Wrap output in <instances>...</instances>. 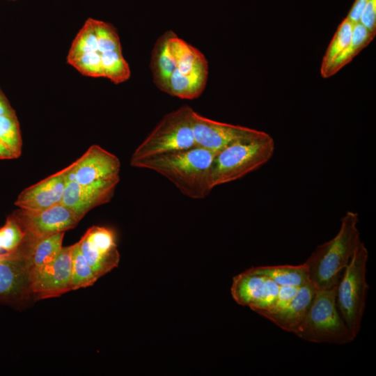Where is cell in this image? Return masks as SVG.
Listing matches in <instances>:
<instances>
[{"mask_svg":"<svg viewBox=\"0 0 376 376\" xmlns=\"http://www.w3.org/2000/svg\"><path fill=\"white\" fill-rule=\"evenodd\" d=\"M99 278L82 254L79 243L72 244L71 288L75 290L93 285Z\"/></svg>","mask_w":376,"mask_h":376,"instance_id":"cell-22","label":"cell"},{"mask_svg":"<svg viewBox=\"0 0 376 376\" xmlns=\"http://www.w3.org/2000/svg\"><path fill=\"white\" fill-rule=\"evenodd\" d=\"M375 36V34L370 33L359 22L354 24L352 36L350 43L329 67L320 73L321 76L323 78H329L336 74L368 46Z\"/></svg>","mask_w":376,"mask_h":376,"instance_id":"cell-19","label":"cell"},{"mask_svg":"<svg viewBox=\"0 0 376 376\" xmlns=\"http://www.w3.org/2000/svg\"><path fill=\"white\" fill-rule=\"evenodd\" d=\"M368 1L369 0H355L346 18L353 24L359 22L361 15Z\"/></svg>","mask_w":376,"mask_h":376,"instance_id":"cell-32","label":"cell"},{"mask_svg":"<svg viewBox=\"0 0 376 376\" xmlns=\"http://www.w3.org/2000/svg\"><path fill=\"white\" fill-rule=\"evenodd\" d=\"M251 269L256 273L269 277L279 286L300 287L310 281L304 263L299 265L260 266Z\"/></svg>","mask_w":376,"mask_h":376,"instance_id":"cell-20","label":"cell"},{"mask_svg":"<svg viewBox=\"0 0 376 376\" xmlns=\"http://www.w3.org/2000/svg\"><path fill=\"white\" fill-rule=\"evenodd\" d=\"M337 286L315 289L310 307L294 334L316 343L344 345L355 339L337 310Z\"/></svg>","mask_w":376,"mask_h":376,"instance_id":"cell-3","label":"cell"},{"mask_svg":"<svg viewBox=\"0 0 376 376\" xmlns=\"http://www.w3.org/2000/svg\"><path fill=\"white\" fill-rule=\"evenodd\" d=\"M368 251L361 241L345 268L336 292V306L349 330L356 338L361 326L368 284L366 266Z\"/></svg>","mask_w":376,"mask_h":376,"instance_id":"cell-6","label":"cell"},{"mask_svg":"<svg viewBox=\"0 0 376 376\" xmlns=\"http://www.w3.org/2000/svg\"><path fill=\"white\" fill-rule=\"evenodd\" d=\"M279 288L271 279L250 268L233 278L230 291L238 304L256 312L274 305Z\"/></svg>","mask_w":376,"mask_h":376,"instance_id":"cell-13","label":"cell"},{"mask_svg":"<svg viewBox=\"0 0 376 376\" xmlns=\"http://www.w3.org/2000/svg\"><path fill=\"white\" fill-rule=\"evenodd\" d=\"M98 52L122 50L118 33L110 23L95 19Z\"/></svg>","mask_w":376,"mask_h":376,"instance_id":"cell-29","label":"cell"},{"mask_svg":"<svg viewBox=\"0 0 376 376\" xmlns=\"http://www.w3.org/2000/svg\"><path fill=\"white\" fill-rule=\"evenodd\" d=\"M217 153L198 146L131 162L132 166L158 173L193 199L205 198L214 188L212 167Z\"/></svg>","mask_w":376,"mask_h":376,"instance_id":"cell-1","label":"cell"},{"mask_svg":"<svg viewBox=\"0 0 376 376\" xmlns=\"http://www.w3.org/2000/svg\"><path fill=\"white\" fill-rule=\"evenodd\" d=\"M78 243L82 254L98 278L118 266L120 254L114 233L110 229L92 226Z\"/></svg>","mask_w":376,"mask_h":376,"instance_id":"cell-14","label":"cell"},{"mask_svg":"<svg viewBox=\"0 0 376 376\" xmlns=\"http://www.w3.org/2000/svg\"><path fill=\"white\" fill-rule=\"evenodd\" d=\"M193 111L190 107L184 105L164 115L135 149L130 163L196 146L191 122Z\"/></svg>","mask_w":376,"mask_h":376,"instance_id":"cell-5","label":"cell"},{"mask_svg":"<svg viewBox=\"0 0 376 376\" xmlns=\"http://www.w3.org/2000/svg\"><path fill=\"white\" fill-rule=\"evenodd\" d=\"M0 139L15 158L21 155L22 139L16 113L0 115Z\"/></svg>","mask_w":376,"mask_h":376,"instance_id":"cell-25","label":"cell"},{"mask_svg":"<svg viewBox=\"0 0 376 376\" xmlns=\"http://www.w3.org/2000/svg\"><path fill=\"white\" fill-rule=\"evenodd\" d=\"M64 169L66 182L87 185L120 178V162L115 155L94 144Z\"/></svg>","mask_w":376,"mask_h":376,"instance_id":"cell-10","label":"cell"},{"mask_svg":"<svg viewBox=\"0 0 376 376\" xmlns=\"http://www.w3.org/2000/svg\"><path fill=\"white\" fill-rule=\"evenodd\" d=\"M315 288L311 283L300 286L296 296L276 310H261L256 313L268 319L281 329L293 333L304 318L313 300Z\"/></svg>","mask_w":376,"mask_h":376,"instance_id":"cell-17","label":"cell"},{"mask_svg":"<svg viewBox=\"0 0 376 376\" xmlns=\"http://www.w3.org/2000/svg\"><path fill=\"white\" fill-rule=\"evenodd\" d=\"M2 249L5 254H10L25 244V233L15 218L7 217L5 224L0 228Z\"/></svg>","mask_w":376,"mask_h":376,"instance_id":"cell-27","label":"cell"},{"mask_svg":"<svg viewBox=\"0 0 376 376\" xmlns=\"http://www.w3.org/2000/svg\"><path fill=\"white\" fill-rule=\"evenodd\" d=\"M120 178L81 185L76 181H67L61 203L81 219L94 207L110 201Z\"/></svg>","mask_w":376,"mask_h":376,"instance_id":"cell-15","label":"cell"},{"mask_svg":"<svg viewBox=\"0 0 376 376\" xmlns=\"http://www.w3.org/2000/svg\"><path fill=\"white\" fill-rule=\"evenodd\" d=\"M191 122L196 146L215 153L235 142L256 138L264 132L246 127L213 120L195 111L192 113Z\"/></svg>","mask_w":376,"mask_h":376,"instance_id":"cell-9","label":"cell"},{"mask_svg":"<svg viewBox=\"0 0 376 376\" xmlns=\"http://www.w3.org/2000/svg\"><path fill=\"white\" fill-rule=\"evenodd\" d=\"M12 215L25 233L29 247L42 237L74 228L81 220L61 203L40 210L19 208Z\"/></svg>","mask_w":376,"mask_h":376,"instance_id":"cell-8","label":"cell"},{"mask_svg":"<svg viewBox=\"0 0 376 376\" xmlns=\"http://www.w3.org/2000/svg\"><path fill=\"white\" fill-rule=\"evenodd\" d=\"M67 63L81 75L91 77H103L101 54L93 52L66 58Z\"/></svg>","mask_w":376,"mask_h":376,"instance_id":"cell-28","label":"cell"},{"mask_svg":"<svg viewBox=\"0 0 376 376\" xmlns=\"http://www.w3.org/2000/svg\"><path fill=\"white\" fill-rule=\"evenodd\" d=\"M358 223V213L347 211L341 218L336 236L318 246L304 263L309 281L315 289L330 288L338 283L340 272L347 267L361 242Z\"/></svg>","mask_w":376,"mask_h":376,"instance_id":"cell-2","label":"cell"},{"mask_svg":"<svg viewBox=\"0 0 376 376\" xmlns=\"http://www.w3.org/2000/svg\"><path fill=\"white\" fill-rule=\"evenodd\" d=\"M15 114V111L0 88V115Z\"/></svg>","mask_w":376,"mask_h":376,"instance_id":"cell-33","label":"cell"},{"mask_svg":"<svg viewBox=\"0 0 376 376\" xmlns=\"http://www.w3.org/2000/svg\"><path fill=\"white\" fill-rule=\"evenodd\" d=\"M15 159L14 155L0 139V159Z\"/></svg>","mask_w":376,"mask_h":376,"instance_id":"cell-34","label":"cell"},{"mask_svg":"<svg viewBox=\"0 0 376 376\" xmlns=\"http://www.w3.org/2000/svg\"><path fill=\"white\" fill-rule=\"evenodd\" d=\"M173 32L168 31L157 40L150 63L153 81L164 93L167 91L170 77L175 68V58L171 47Z\"/></svg>","mask_w":376,"mask_h":376,"instance_id":"cell-18","label":"cell"},{"mask_svg":"<svg viewBox=\"0 0 376 376\" xmlns=\"http://www.w3.org/2000/svg\"><path fill=\"white\" fill-rule=\"evenodd\" d=\"M66 184L65 169L24 189L15 205L19 208L40 210L61 203Z\"/></svg>","mask_w":376,"mask_h":376,"instance_id":"cell-16","label":"cell"},{"mask_svg":"<svg viewBox=\"0 0 376 376\" xmlns=\"http://www.w3.org/2000/svg\"><path fill=\"white\" fill-rule=\"evenodd\" d=\"M72 245L62 247L52 263L31 271V290L38 299L61 296L72 290Z\"/></svg>","mask_w":376,"mask_h":376,"instance_id":"cell-11","label":"cell"},{"mask_svg":"<svg viewBox=\"0 0 376 376\" xmlns=\"http://www.w3.org/2000/svg\"><path fill=\"white\" fill-rule=\"evenodd\" d=\"M103 77L115 84L127 81L131 75L130 66L125 59L122 50L101 53Z\"/></svg>","mask_w":376,"mask_h":376,"instance_id":"cell-23","label":"cell"},{"mask_svg":"<svg viewBox=\"0 0 376 376\" xmlns=\"http://www.w3.org/2000/svg\"><path fill=\"white\" fill-rule=\"evenodd\" d=\"M93 52H98L95 19L88 18L74 38L66 58Z\"/></svg>","mask_w":376,"mask_h":376,"instance_id":"cell-26","label":"cell"},{"mask_svg":"<svg viewBox=\"0 0 376 376\" xmlns=\"http://www.w3.org/2000/svg\"><path fill=\"white\" fill-rule=\"evenodd\" d=\"M273 138L263 132L251 139L235 142L217 152L212 167L213 187L242 178L265 164L273 156Z\"/></svg>","mask_w":376,"mask_h":376,"instance_id":"cell-4","label":"cell"},{"mask_svg":"<svg viewBox=\"0 0 376 376\" xmlns=\"http://www.w3.org/2000/svg\"><path fill=\"white\" fill-rule=\"evenodd\" d=\"M353 26L354 24L347 18L338 26L322 58L320 73L329 67L350 43L352 36Z\"/></svg>","mask_w":376,"mask_h":376,"instance_id":"cell-24","label":"cell"},{"mask_svg":"<svg viewBox=\"0 0 376 376\" xmlns=\"http://www.w3.org/2000/svg\"><path fill=\"white\" fill-rule=\"evenodd\" d=\"M32 264L30 249L18 251L0 257V300L15 301L32 295Z\"/></svg>","mask_w":376,"mask_h":376,"instance_id":"cell-12","label":"cell"},{"mask_svg":"<svg viewBox=\"0 0 376 376\" xmlns=\"http://www.w3.org/2000/svg\"><path fill=\"white\" fill-rule=\"evenodd\" d=\"M65 232L46 236L30 247L32 270L39 269L56 259L62 249Z\"/></svg>","mask_w":376,"mask_h":376,"instance_id":"cell-21","label":"cell"},{"mask_svg":"<svg viewBox=\"0 0 376 376\" xmlns=\"http://www.w3.org/2000/svg\"><path fill=\"white\" fill-rule=\"evenodd\" d=\"M359 22L370 33H376V0H369L365 6Z\"/></svg>","mask_w":376,"mask_h":376,"instance_id":"cell-30","label":"cell"},{"mask_svg":"<svg viewBox=\"0 0 376 376\" xmlns=\"http://www.w3.org/2000/svg\"><path fill=\"white\" fill-rule=\"evenodd\" d=\"M171 47L175 58V68L166 93L181 99L197 98L204 91L207 79L208 63L205 56L174 32Z\"/></svg>","mask_w":376,"mask_h":376,"instance_id":"cell-7","label":"cell"},{"mask_svg":"<svg viewBox=\"0 0 376 376\" xmlns=\"http://www.w3.org/2000/svg\"><path fill=\"white\" fill-rule=\"evenodd\" d=\"M299 288V287L288 285L280 286L275 303L270 308L266 310H276L288 304L296 296L298 292Z\"/></svg>","mask_w":376,"mask_h":376,"instance_id":"cell-31","label":"cell"}]
</instances>
